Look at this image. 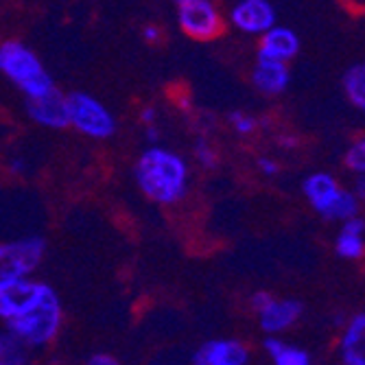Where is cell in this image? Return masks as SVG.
Segmentation results:
<instances>
[{
    "label": "cell",
    "mask_w": 365,
    "mask_h": 365,
    "mask_svg": "<svg viewBox=\"0 0 365 365\" xmlns=\"http://www.w3.org/2000/svg\"><path fill=\"white\" fill-rule=\"evenodd\" d=\"M134 180L151 204L178 206L190 190V164L173 149L151 145L134 164Z\"/></svg>",
    "instance_id": "6da1fadb"
},
{
    "label": "cell",
    "mask_w": 365,
    "mask_h": 365,
    "mask_svg": "<svg viewBox=\"0 0 365 365\" xmlns=\"http://www.w3.org/2000/svg\"><path fill=\"white\" fill-rule=\"evenodd\" d=\"M7 330L24 341L31 350H44L59 337L63 328V304L59 293L42 282L36 300H33L18 317L5 324Z\"/></svg>",
    "instance_id": "7a4b0ae2"
},
{
    "label": "cell",
    "mask_w": 365,
    "mask_h": 365,
    "mask_svg": "<svg viewBox=\"0 0 365 365\" xmlns=\"http://www.w3.org/2000/svg\"><path fill=\"white\" fill-rule=\"evenodd\" d=\"M0 73H3L26 98L42 96L55 88L46 66L26 44L7 40L0 44Z\"/></svg>",
    "instance_id": "3957f363"
},
{
    "label": "cell",
    "mask_w": 365,
    "mask_h": 365,
    "mask_svg": "<svg viewBox=\"0 0 365 365\" xmlns=\"http://www.w3.org/2000/svg\"><path fill=\"white\" fill-rule=\"evenodd\" d=\"M66 103H68V123L79 134L92 140H108L116 134V116L96 96L88 92H71L66 94Z\"/></svg>",
    "instance_id": "277c9868"
},
{
    "label": "cell",
    "mask_w": 365,
    "mask_h": 365,
    "mask_svg": "<svg viewBox=\"0 0 365 365\" xmlns=\"http://www.w3.org/2000/svg\"><path fill=\"white\" fill-rule=\"evenodd\" d=\"M46 258V241L38 235L0 241V280L33 278Z\"/></svg>",
    "instance_id": "5b68a950"
},
{
    "label": "cell",
    "mask_w": 365,
    "mask_h": 365,
    "mask_svg": "<svg viewBox=\"0 0 365 365\" xmlns=\"http://www.w3.org/2000/svg\"><path fill=\"white\" fill-rule=\"evenodd\" d=\"M178 24L184 36L195 42L217 40L225 29V20L212 0H188V3H180Z\"/></svg>",
    "instance_id": "8992f818"
},
{
    "label": "cell",
    "mask_w": 365,
    "mask_h": 365,
    "mask_svg": "<svg viewBox=\"0 0 365 365\" xmlns=\"http://www.w3.org/2000/svg\"><path fill=\"white\" fill-rule=\"evenodd\" d=\"M258 326L267 337H282V333L291 330L304 315V304L295 297H278L272 295L258 311Z\"/></svg>",
    "instance_id": "52a82bcc"
},
{
    "label": "cell",
    "mask_w": 365,
    "mask_h": 365,
    "mask_svg": "<svg viewBox=\"0 0 365 365\" xmlns=\"http://www.w3.org/2000/svg\"><path fill=\"white\" fill-rule=\"evenodd\" d=\"M230 24L245 36H262L276 24V9L269 0H237L230 9Z\"/></svg>",
    "instance_id": "ba28073f"
},
{
    "label": "cell",
    "mask_w": 365,
    "mask_h": 365,
    "mask_svg": "<svg viewBox=\"0 0 365 365\" xmlns=\"http://www.w3.org/2000/svg\"><path fill=\"white\" fill-rule=\"evenodd\" d=\"M250 356V348L241 339L219 337L204 341L195 350L192 365H247Z\"/></svg>",
    "instance_id": "9c48e42d"
},
{
    "label": "cell",
    "mask_w": 365,
    "mask_h": 365,
    "mask_svg": "<svg viewBox=\"0 0 365 365\" xmlns=\"http://www.w3.org/2000/svg\"><path fill=\"white\" fill-rule=\"evenodd\" d=\"M26 114L33 123L46 129H66L68 123V103H66V94H61L57 88L42 96L26 98Z\"/></svg>",
    "instance_id": "30bf717a"
},
{
    "label": "cell",
    "mask_w": 365,
    "mask_h": 365,
    "mask_svg": "<svg viewBox=\"0 0 365 365\" xmlns=\"http://www.w3.org/2000/svg\"><path fill=\"white\" fill-rule=\"evenodd\" d=\"M341 184L337 182L335 175H330L326 171L319 173H311L309 178H304L302 182V195L309 202V206L326 221H330V215H333V208L337 204V199L341 195Z\"/></svg>",
    "instance_id": "8fae6325"
},
{
    "label": "cell",
    "mask_w": 365,
    "mask_h": 365,
    "mask_svg": "<svg viewBox=\"0 0 365 365\" xmlns=\"http://www.w3.org/2000/svg\"><path fill=\"white\" fill-rule=\"evenodd\" d=\"M42 287V280H0V322H11L18 317L33 300Z\"/></svg>",
    "instance_id": "7c38bea8"
},
{
    "label": "cell",
    "mask_w": 365,
    "mask_h": 365,
    "mask_svg": "<svg viewBox=\"0 0 365 365\" xmlns=\"http://www.w3.org/2000/svg\"><path fill=\"white\" fill-rule=\"evenodd\" d=\"M297 53H300V36L282 24H274L269 31L260 36L258 44V57L260 59H274L289 63Z\"/></svg>",
    "instance_id": "4fadbf2b"
},
{
    "label": "cell",
    "mask_w": 365,
    "mask_h": 365,
    "mask_svg": "<svg viewBox=\"0 0 365 365\" xmlns=\"http://www.w3.org/2000/svg\"><path fill=\"white\" fill-rule=\"evenodd\" d=\"M337 352L341 365H365V311L352 315L341 326Z\"/></svg>",
    "instance_id": "5bb4252c"
},
{
    "label": "cell",
    "mask_w": 365,
    "mask_h": 365,
    "mask_svg": "<svg viewBox=\"0 0 365 365\" xmlns=\"http://www.w3.org/2000/svg\"><path fill=\"white\" fill-rule=\"evenodd\" d=\"M252 83L260 94L267 96H278L282 94L289 83H291V71L284 61H274V59H260L256 61L252 71Z\"/></svg>",
    "instance_id": "9a60e30c"
},
{
    "label": "cell",
    "mask_w": 365,
    "mask_h": 365,
    "mask_svg": "<svg viewBox=\"0 0 365 365\" xmlns=\"http://www.w3.org/2000/svg\"><path fill=\"white\" fill-rule=\"evenodd\" d=\"M262 346L272 365H313L311 354L304 348L289 344L282 337H267Z\"/></svg>",
    "instance_id": "2e32d148"
},
{
    "label": "cell",
    "mask_w": 365,
    "mask_h": 365,
    "mask_svg": "<svg viewBox=\"0 0 365 365\" xmlns=\"http://www.w3.org/2000/svg\"><path fill=\"white\" fill-rule=\"evenodd\" d=\"M341 86H344V94L352 103V108L365 112V61L350 66V68L344 73Z\"/></svg>",
    "instance_id": "e0dca14e"
},
{
    "label": "cell",
    "mask_w": 365,
    "mask_h": 365,
    "mask_svg": "<svg viewBox=\"0 0 365 365\" xmlns=\"http://www.w3.org/2000/svg\"><path fill=\"white\" fill-rule=\"evenodd\" d=\"M31 348L20 341L11 330H0V365H29Z\"/></svg>",
    "instance_id": "ac0fdd59"
},
{
    "label": "cell",
    "mask_w": 365,
    "mask_h": 365,
    "mask_svg": "<svg viewBox=\"0 0 365 365\" xmlns=\"http://www.w3.org/2000/svg\"><path fill=\"white\" fill-rule=\"evenodd\" d=\"M335 252L344 260H361L365 256V235L339 230V235L335 239Z\"/></svg>",
    "instance_id": "d6986e66"
},
{
    "label": "cell",
    "mask_w": 365,
    "mask_h": 365,
    "mask_svg": "<svg viewBox=\"0 0 365 365\" xmlns=\"http://www.w3.org/2000/svg\"><path fill=\"white\" fill-rule=\"evenodd\" d=\"M192 155H195V162H197L202 169H206V171L217 169V164H219V153H217V149L212 147V143H210L206 136H199V138L195 140Z\"/></svg>",
    "instance_id": "ffe728a7"
},
{
    "label": "cell",
    "mask_w": 365,
    "mask_h": 365,
    "mask_svg": "<svg viewBox=\"0 0 365 365\" xmlns=\"http://www.w3.org/2000/svg\"><path fill=\"white\" fill-rule=\"evenodd\" d=\"M227 123H230V127L235 129L239 136H250V134H254V131L258 129V125H260L256 116H252V114H247V112H243V110L230 112Z\"/></svg>",
    "instance_id": "44dd1931"
},
{
    "label": "cell",
    "mask_w": 365,
    "mask_h": 365,
    "mask_svg": "<svg viewBox=\"0 0 365 365\" xmlns=\"http://www.w3.org/2000/svg\"><path fill=\"white\" fill-rule=\"evenodd\" d=\"M344 164H346V169L352 171L354 175L359 173H365V138L352 143L344 155Z\"/></svg>",
    "instance_id": "7402d4cb"
},
{
    "label": "cell",
    "mask_w": 365,
    "mask_h": 365,
    "mask_svg": "<svg viewBox=\"0 0 365 365\" xmlns=\"http://www.w3.org/2000/svg\"><path fill=\"white\" fill-rule=\"evenodd\" d=\"M256 167H258V171H260L264 178H276V175L280 173V162L274 160V158H269V155H260V158L256 160Z\"/></svg>",
    "instance_id": "603a6c76"
},
{
    "label": "cell",
    "mask_w": 365,
    "mask_h": 365,
    "mask_svg": "<svg viewBox=\"0 0 365 365\" xmlns=\"http://www.w3.org/2000/svg\"><path fill=\"white\" fill-rule=\"evenodd\" d=\"M86 365H120V361L108 352H96L86 361Z\"/></svg>",
    "instance_id": "cb8c5ba5"
},
{
    "label": "cell",
    "mask_w": 365,
    "mask_h": 365,
    "mask_svg": "<svg viewBox=\"0 0 365 365\" xmlns=\"http://www.w3.org/2000/svg\"><path fill=\"white\" fill-rule=\"evenodd\" d=\"M143 40L149 42V44H158V42L162 40V31H160V26L147 24V26L143 29Z\"/></svg>",
    "instance_id": "d4e9b609"
},
{
    "label": "cell",
    "mask_w": 365,
    "mask_h": 365,
    "mask_svg": "<svg viewBox=\"0 0 365 365\" xmlns=\"http://www.w3.org/2000/svg\"><path fill=\"white\" fill-rule=\"evenodd\" d=\"M140 120H143V125H145V127H147V125H158V110H155V108H151V106L143 108V112H140Z\"/></svg>",
    "instance_id": "484cf974"
},
{
    "label": "cell",
    "mask_w": 365,
    "mask_h": 365,
    "mask_svg": "<svg viewBox=\"0 0 365 365\" xmlns=\"http://www.w3.org/2000/svg\"><path fill=\"white\" fill-rule=\"evenodd\" d=\"M352 192H354V197L359 199V202H365V173H359L356 175Z\"/></svg>",
    "instance_id": "4316f807"
},
{
    "label": "cell",
    "mask_w": 365,
    "mask_h": 365,
    "mask_svg": "<svg viewBox=\"0 0 365 365\" xmlns=\"http://www.w3.org/2000/svg\"><path fill=\"white\" fill-rule=\"evenodd\" d=\"M278 145L282 149H297V147H300V140H297L295 136H280L278 138Z\"/></svg>",
    "instance_id": "83f0119b"
},
{
    "label": "cell",
    "mask_w": 365,
    "mask_h": 365,
    "mask_svg": "<svg viewBox=\"0 0 365 365\" xmlns=\"http://www.w3.org/2000/svg\"><path fill=\"white\" fill-rule=\"evenodd\" d=\"M145 136H147L149 143H155V140L160 138V129H158V125H147V127H145Z\"/></svg>",
    "instance_id": "f1b7e54d"
},
{
    "label": "cell",
    "mask_w": 365,
    "mask_h": 365,
    "mask_svg": "<svg viewBox=\"0 0 365 365\" xmlns=\"http://www.w3.org/2000/svg\"><path fill=\"white\" fill-rule=\"evenodd\" d=\"M9 169H11L14 173H22V171H24V164H22V160H20V158H16V160L9 164Z\"/></svg>",
    "instance_id": "f546056e"
},
{
    "label": "cell",
    "mask_w": 365,
    "mask_h": 365,
    "mask_svg": "<svg viewBox=\"0 0 365 365\" xmlns=\"http://www.w3.org/2000/svg\"><path fill=\"white\" fill-rule=\"evenodd\" d=\"M175 3L180 5V3H188V0H175Z\"/></svg>",
    "instance_id": "4dcf8cb0"
}]
</instances>
